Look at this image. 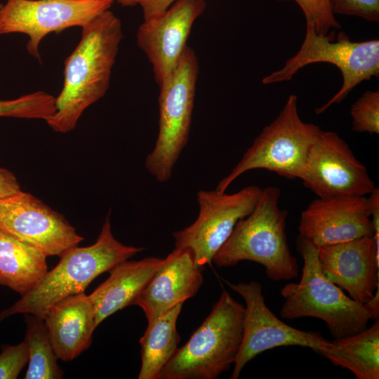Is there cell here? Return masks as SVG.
Returning <instances> with one entry per match:
<instances>
[{
  "instance_id": "1",
  "label": "cell",
  "mask_w": 379,
  "mask_h": 379,
  "mask_svg": "<svg viewBox=\"0 0 379 379\" xmlns=\"http://www.w3.org/2000/svg\"><path fill=\"white\" fill-rule=\"evenodd\" d=\"M122 38L121 20L109 9L81 27L80 41L65 61L55 112L46 121L53 131H72L84 112L105 95Z\"/></svg>"
},
{
  "instance_id": "2",
  "label": "cell",
  "mask_w": 379,
  "mask_h": 379,
  "mask_svg": "<svg viewBox=\"0 0 379 379\" xmlns=\"http://www.w3.org/2000/svg\"><path fill=\"white\" fill-rule=\"evenodd\" d=\"M143 250V247L126 246L114 238L109 212L96 241L85 247L74 246L65 251L55 267L48 270L33 289L0 313V321L15 314H30L44 319L54 304L84 292L97 277Z\"/></svg>"
},
{
  "instance_id": "3",
  "label": "cell",
  "mask_w": 379,
  "mask_h": 379,
  "mask_svg": "<svg viewBox=\"0 0 379 379\" xmlns=\"http://www.w3.org/2000/svg\"><path fill=\"white\" fill-rule=\"evenodd\" d=\"M281 190H262L251 213L239 220L212 261L218 267L234 266L243 260L255 262L274 281L297 277L298 265L290 251L286 232L288 211L279 207Z\"/></svg>"
},
{
  "instance_id": "4",
  "label": "cell",
  "mask_w": 379,
  "mask_h": 379,
  "mask_svg": "<svg viewBox=\"0 0 379 379\" xmlns=\"http://www.w3.org/2000/svg\"><path fill=\"white\" fill-rule=\"evenodd\" d=\"M296 247L303 260L301 278L298 283H288L281 289L284 299L281 317L319 319L334 338L350 336L367 328L371 317L364 305L347 296L323 274L318 247L300 235Z\"/></svg>"
},
{
  "instance_id": "5",
  "label": "cell",
  "mask_w": 379,
  "mask_h": 379,
  "mask_svg": "<svg viewBox=\"0 0 379 379\" xmlns=\"http://www.w3.org/2000/svg\"><path fill=\"white\" fill-rule=\"evenodd\" d=\"M244 319V305L223 291L208 316L165 365L159 378H217L234 364Z\"/></svg>"
},
{
  "instance_id": "6",
  "label": "cell",
  "mask_w": 379,
  "mask_h": 379,
  "mask_svg": "<svg viewBox=\"0 0 379 379\" xmlns=\"http://www.w3.org/2000/svg\"><path fill=\"white\" fill-rule=\"evenodd\" d=\"M321 131L318 126L301 119L298 98L290 95L275 119L263 128L215 190L225 192L239 176L253 169H266L288 179L300 178L309 152Z\"/></svg>"
},
{
  "instance_id": "7",
  "label": "cell",
  "mask_w": 379,
  "mask_h": 379,
  "mask_svg": "<svg viewBox=\"0 0 379 379\" xmlns=\"http://www.w3.org/2000/svg\"><path fill=\"white\" fill-rule=\"evenodd\" d=\"M327 62L340 71L343 85L316 114L325 112L333 104L342 102L358 84L379 76V40L352 41L343 32L335 41V32L318 34L313 25L306 22V31L299 51L287 60L284 67L265 77L262 84L289 81L301 68L313 63Z\"/></svg>"
},
{
  "instance_id": "8",
  "label": "cell",
  "mask_w": 379,
  "mask_h": 379,
  "mask_svg": "<svg viewBox=\"0 0 379 379\" xmlns=\"http://www.w3.org/2000/svg\"><path fill=\"white\" fill-rule=\"evenodd\" d=\"M199 62L187 46L166 81L159 86V133L145 168L159 182L168 180L187 143L196 95Z\"/></svg>"
},
{
  "instance_id": "9",
  "label": "cell",
  "mask_w": 379,
  "mask_h": 379,
  "mask_svg": "<svg viewBox=\"0 0 379 379\" xmlns=\"http://www.w3.org/2000/svg\"><path fill=\"white\" fill-rule=\"evenodd\" d=\"M261 191L255 185L232 194L217 190L199 191V215L192 225L173 233L175 248L190 251L195 266L203 269L212 262L237 222L253 210Z\"/></svg>"
},
{
  "instance_id": "10",
  "label": "cell",
  "mask_w": 379,
  "mask_h": 379,
  "mask_svg": "<svg viewBox=\"0 0 379 379\" xmlns=\"http://www.w3.org/2000/svg\"><path fill=\"white\" fill-rule=\"evenodd\" d=\"M112 0H6L0 8V35L28 36V53L40 60L39 46L52 32L81 27L109 9Z\"/></svg>"
},
{
  "instance_id": "11",
  "label": "cell",
  "mask_w": 379,
  "mask_h": 379,
  "mask_svg": "<svg viewBox=\"0 0 379 379\" xmlns=\"http://www.w3.org/2000/svg\"><path fill=\"white\" fill-rule=\"evenodd\" d=\"M225 282L246 303L242 339L231 379H237L248 362L267 350L283 346H300L318 353L330 343L319 332L297 329L277 318L267 306L259 282Z\"/></svg>"
},
{
  "instance_id": "12",
  "label": "cell",
  "mask_w": 379,
  "mask_h": 379,
  "mask_svg": "<svg viewBox=\"0 0 379 379\" xmlns=\"http://www.w3.org/2000/svg\"><path fill=\"white\" fill-rule=\"evenodd\" d=\"M299 179L322 199L365 197L375 188L366 168L346 142L335 132L322 130Z\"/></svg>"
},
{
  "instance_id": "13",
  "label": "cell",
  "mask_w": 379,
  "mask_h": 379,
  "mask_svg": "<svg viewBox=\"0 0 379 379\" xmlns=\"http://www.w3.org/2000/svg\"><path fill=\"white\" fill-rule=\"evenodd\" d=\"M0 230L47 256L60 257L84 239L60 213L22 190L0 199Z\"/></svg>"
},
{
  "instance_id": "14",
  "label": "cell",
  "mask_w": 379,
  "mask_h": 379,
  "mask_svg": "<svg viewBox=\"0 0 379 379\" xmlns=\"http://www.w3.org/2000/svg\"><path fill=\"white\" fill-rule=\"evenodd\" d=\"M206 5V0H176L161 14L144 20L139 26L137 44L152 64L159 87L175 67L193 24Z\"/></svg>"
},
{
  "instance_id": "15",
  "label": "cell",
  "mask_w": 379,
  "mask_h": 379,
  "mask_svg": "<svg viewBox=\"0 0 379 379\" xmlns=\"http://www.w3.org/2000/svg\"><path fill=\"white\" fill-rule=\"evenodd\" d=\"M299 235L317 247L373 237V226L366 197L313 200L302 212Z\"/></svg>"
},
{
  "instance_id": "16",
  "label": "cell",
  "mask_w": 379,
  "mask_h": 379,
  "mask_svg": "<svg viewBox=\"0 0 379 379\" xmlns=\"http://www.w3.org/2000/svg\"><path fill=\"white\" fill-rule=\"evenodd\" d=\"M324 276L364 304L379 288V245L373 237L318 247Z\"/></svg>"
},
{
  "instance_id": "17",
  "label": "cell",
  "mask_w": 379,
  "mask_h": 379,
  "mask_svg": "<svg viewBox=\"0 0 379 379\" xmlns=\"http://www.w3.org/2000/svg\"><path fill=\"white\" fill-rule=\"evenodd\" d=\"M202 270L195 266L190 251L175 248L163 259L134 305L142 308L147 323L153 321L197 293Z\"/></svg>"
},
{
  "instance_id": "18",
  "label": "cell",
  "mask_w": 379,
  "mask_h": 379,
  "mask_svg": "<svg viewBox=\"0 0 379 379\" xmlns=\"http://www.w3.org/2000/svg\"><path fill=\"white\" fill-rule=\"evenodd\" d=\"M44 321L58 359L71 361L91 345L96 328L92 302L84 292L58 301Z\"/></svg>"
},
{
  "instance_id": "19",
  "label": "cell",
  "mask_w": 379,
  "mask_h": 379,
  "mask_svg": "<svg viewBox=\"0 0 379 379\" xmlns=\"http://www.w3.org/2000/svg\"><path fill=\"white\" fill-rule=\"evenodd\" d=\"M162 260L154 257L138 261L127 260L109 271V277L88 295L94 308L96 327L114 312L134 305Z\"/></svg>"
},
{
  "instance_id": "20",
  "label": "cell",
  "mask_w": 379,
  "mask_h": 379,
  "mask_svg": "<svg viewBox=\"0 0 379 379\" xmlns=\"http://www.w3.org/2000/svg\"><path fill=\"white\" fill-rule=\"evenodd\" d=\"M46 258L39 248L0 230V285L26 294L48 272Z\"/></svg>"
},
{
  "instance_id": "21",
  "label": "cell",
  "mask_w": 379,
  "mask_h": 379,
  "mask_svg": "<svg viewBox=\"0 0 379 379\" xmlns=\"http://www.w3.org/2000/svg\"><path fill=\"white\" fill-rule=\"evenodd\" d=\"M358 379L379 378V320L350 336L334 338L318 352Z\"/></svg>"
},
{
  "instance_id": "22",
  "label": "cell",
  "mask_w": 379,
  "mask_h": 379,
  "mask_svg": "<svg viewBox=\"0 0 379 379\" xmlns=\"http://www.w3.org/2000/svg\"><path fill=\"white\" fill-rule=\"evenodd\" d=\"M183 303L148 323L140 339L142 363L138 379L159 378L162 369L176 352L180 341L176 322Z\"/></svg>"
},
{
  "instance_id": "23",
  "label": "cell",
  "mask_w": 379,
  "mask_h": 379,
  "mask_svg": "<svg viewBox=\"0 0 379 379\" xmlns=\"http://www.w3.org/2000/svg\"><path fill=\"white\" fill-rule=\"evenodd\" d=\"M25 341L29 351L26 379H58L62 378L58 357L53 350L43 319L27 314Z\"/></svg>"
},
{
  "instance_id": "24",
  "label": "cell",
  "mask_w": 379,
  "mask_h": 379,
  "mask_svg": "<svg viewBox=\"0 0 379 379\" xmlns=\"http://www.w3.org/2000/svg\"><path fill=\"white\" fill-rule=\"evenodd\" d=\"M55 112V98L41 91L15 99L0 100V117L46 121Z\"/></svg>"
},
{
  "instance_id": "25",
  "label": "cell",
  "mask_w": 379,
  "mask_h": 379,
  "mask_svg": "<svg viewBox=\"0 0 379 379\" xmlns=\"http://www.w3.org/2000/svg\"><path fill=\"white\" fill-rule=\"evenodd\" d=\"M354 132L379 133V91H365L351 106Z\"/></svg>"
},
{
  "instance_id": "26",
  "label": "cell",
  "mask_w": 379,
  "mask_h": 379,
  "mask_svg": "<svg viewBox=\"0 0 379 379\" xmlns=\"http://www.w3.org/2000/svg\"><path fill=\"white\" fill-rule=\"evenodd\" d=\"M293 1L302 10L306 22L312 23L318 34L326 35L331 29L340 28V25L331 10L329 0Z\"/></svg>"
},
{
  "instance_id": "27",
  "label": "cell",
  "mask_w": 379,
  "mask_h": 379,
  "mask_svg": "<svg viewBox=\"0 0 379 379\" xmlns=\"http://www.w3.org/2000/svg\"><path fill=\"white\" fill-rule=\"evenodd\" d=\"M29 351L25 341L7 346L0 353V379H15L28 363Z\"/></svg>"
},
{
  "instance_id": "28",
  "label": "cell",
  "mask_w": 379,
  "mask_h": 379,
  "mask_svg": "<svg viewBox=\"0 0 379 379\" xmlns=\"http://www.w3.org/2000/svg\"><path fill=\"white\" fill-rule=\"evenodd\" d=\"M333 14L352 15L369 22L379 21V0H329Z\"/></svg>"
},
{
  "instance_id": "29",
  "label": "cell",
  "mask_w": 379,
  "mask_h": 379,
  "mask_svg": "<svg viewBox=\"0 0 379 379\" xmlns=\"http://www.w3.org/2000/svg\"><path fill=\"white\" fill-rule=\"evenodd\" d=\"M21 191L20 185L15 175L0 167V199H4Z\"/></svg>"
},
{
  "instance_id": "30",
  "label": "cell",
  "mask_w": 379,
  "mask_h": 379,
  "mask_svg": "<svg viewBox=\"0 0 379 379\" xmlns=\"http://www.w3.org/2000/svg\"><path fill=\"white\" fill-rule=\"evenodd\" d=\"M176 0H138L141 7L143 19L156 17L164 12Z\"/></svg>"
},
{
  "instance_id": "31",
  "label": "cell",
  "mask_w": 379,
  "mask_h": 379,
  "mask_svg": "<svg viewBox=\"0 0 379 379\" xmlns=\"http://www.w3.org/2000/svg\"><path fill=\"white\" fill-rule=\"evenodd\" d=\"M371 319L375 320L379 317V288L371 299L363 304Z\"/></svg>"
},
{
  "instance_id": "32",
  "label": "cell",
  "mask_w": 379,
  "mask_h": 379,
  "mask_svg": "<svg viewBox=\"0 0 379 379\" xmlns=\"http://www.w3.org/2000/svg\"><path fill=\"white\" fill-rule=\"evenodd\" d=\"M123 6H133L138 4V0H112Z\"/></svg>"
},
{
  "instance_id": "33",
  "label": "cell",
  "mask_w": 379,
  "mask_h": 379,
  "mask_svg": "<svg viewBox=\"0 0 379 379\" xmlns=\"http://www.w3.org/2000/svg\"><path fill=\"white\" fill-rule=\"evenodd\" d=\"M1 6H2V4H0V8H1Z\"/></svg>"
}]
</instances>
